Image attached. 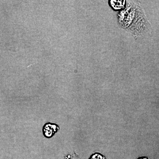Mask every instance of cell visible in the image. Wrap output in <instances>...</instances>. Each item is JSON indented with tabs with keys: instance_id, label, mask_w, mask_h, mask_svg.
Returning a JSON list of instances; mask_svg holds the SVG:
<instances>
[{
	"instance_id": "1",
	"label": "cell",
	"mask_w": 159,
	"mask_h": 159,
	"mask_svg": "<svg viewBox=\"0 0 159 159\" xmlns=\"http://www.w3.org/2000/svg\"><path fill=\"white\" fill-rule=\"evenodd\" d=\"M59 129V126L57 124L47 123L45 124L43 127V134L46 138L50 139L54 136Z\"/></svg>"
},
{
	"instance_id": "2",
	"label": "cell",
	"mask_w": 159,
	"mask_h": 159,
	"mask_svg": "<svg viewBox=\"0 0 159 159\" xmlns=\"http://www.w3.org/2000/svg\"><path fill=\"white\" fill-rule=\"evenodd\" d=\"M125 4V1H112L111 2L112 7L114 9H122V8H124Z\"/></svg>"
},
{
	"instance_id": "3",
	"label": "cell",
	"mask_w": 159,
	"mask_h": 159,
	"mask_svg": "<svg viewBox=\"0 0 159 159\" xmlns=\"http://www.w3.org/2000/svg\"><path fill=\"white\" fill-rule=\"evenodd\" d=\"M89 159H107V158L102 154L97 152L91 155Z\"/></svg>"
},
{
	"instance_id": "4",
	"label": "cell",
	"mask_w": 159,
	"mask_h": 159,
	"mask_svg": "<svg viewBox=\"0 0 159 159\" xmlns=\"http://www.w3.org/2000/svg\"><path fill=\"white\" fill-rule=\"evenodd\" d=\"M149 159L148 158V157H139L138 158V159Z\"/></svg>"
}]
</instances>
